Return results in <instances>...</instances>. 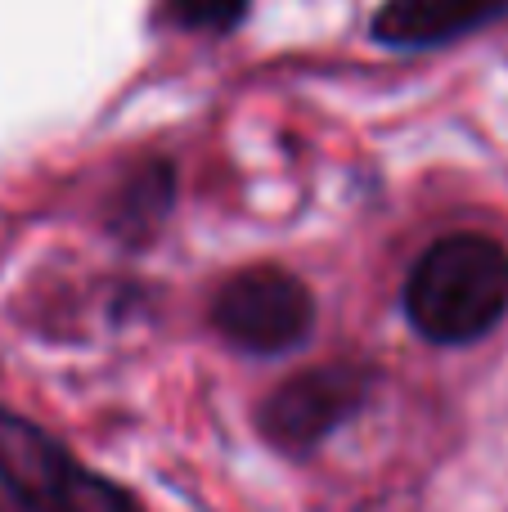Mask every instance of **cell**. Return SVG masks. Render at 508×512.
Returning a JSON list of instances; mask_svg holds the SVG:
<instances>
[{"label":"cell","instance_id":"cell-1","mask_svg":"<svg viewBox=\"0 0 508 512\" xmlns=\"http://www.w3.org/2000/svg\"><path fill=\"white\" fill-rule=\"evenodd\" d=\"M508 306V256L482 234H450L419 256L405 283V315L428 342H473Z\"/></svg>","mask_w":508,"mask_h":512},{"label":"cell","instance_id":"cell-2","mask_svg":"<svg viewBox=\"0 0 508 512\" xmlns=\"http://www.w3.org/2000/svg\"><path fill=\"white\" fill-rule=\"evenodd\" d=\"M0 486L27 512H135L113 481L81 468L54 436L0 409Z\"/></svg>","mask_w":508,"mask_h":512},{"label":"cell","instance_id":"cell-3","mask_svg":"<svg viewBox=\"0 0 508 512\" xmlns=\"http://www.w3.org/2000/svg\"><path fill=\"white\" fill-rule=\"evenodd\" d=\"M212 319L239 351L279 355L311 333V292L284 270H243L216 292Z\"/></svg>","mask_w":508,"mask_h":512},{"label":"cell","instance_id":"cell-4","mask_svg":"<svg viewBox=\"0 0 508 512\" xmlns=\"http://www.w3.org/2000/svg\"><path fill=\"white\" fill-rule=\"evenodd\" d=\"M369 378L351 364L315 369L279 387L261 409V432L279 450H311L365 405Z\"/></svg>","mask_w":508,"mask_h":512},{"label":"cell","instance_id":"cell-5","mask_svg":"<svg viewBox=\"0 0 508 512\" xmlns=\"http://www.w3.org/2000/svg\"><path fill=\"white\" fill-rule=\"evenodd\" d=\"M508 14V0H387L374 18L383 45H446Z\"/></svg>","mask_w":508,"mask_h":512},{"label":"cell","instance_id":"cell-6","mask_svg":"<svg viewBox=\"0 0 508 512\" xmlns=\"http://www.w3.org/2000/svg\"><path fill=\"white\" fill-rule=\"evenodd\" d=\"M171 203V176L167 167H149L140 180H131V189H126V207H122V230L131 234H144V225H153L162 212H167Z\"/></svg>","mask_w":508,"mask_h":512},{"label":"cell","instance_id":"cell-7","mask_svg":"<svg viewBox=\"0 0 508 512\" xmlns=\"http://www.w3.org/2000/svg\"><path fill=\"white\" fill-rule=\"evenodd\" d=\"M171 18L189 32H230L243 14H248V0H167Z\"/></svg>","mask_w":508,"mask_h":512}]
</instances>
